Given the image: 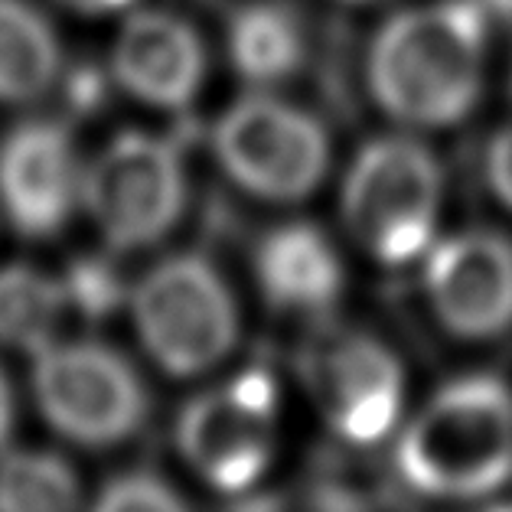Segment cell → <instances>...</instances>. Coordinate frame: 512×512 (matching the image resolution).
Here are the masks:
<instances>
[{
    "mask_svg": "<svg viewBox=\"0 0 512 512\" xmlns=\"http://www.w3.org/2000/svg\"><path fill=\"white\" fill-rule=\"evenodd\" d=\"M490 30L473 0H431L398 10L366 49L372 102L405 128H454L483 98Z\"/></svg>",
    "mask_w": 512,
    "mask_h": 512,
    "instance_id": "6da1fadb",
    "label": "cell"
},
{
    "mask_svg": "<svg viewBox=\"0 0 512 512\" xmlns=\"http://www.w3.org/2000/svg\"><path fill=\"white\" fill-rule=\"evenodd\" d=\"M395 467L421 496H490L512 477V389L496 376L447 382L398 434Z\"/></svg>",
    "mask_w": 512,
    "mask_h": 512,
    "instance_id": "7a4b0ae2",
    "label": "cell"
},
{
    "mask_svg": "<svg viewBox=\"0 0 512 512\" xmlns=\"http://www.w3.org/2000/svg\"><path fill=\"white\" fill-rule=\"evenodd\" d=\"M444 170L411 134H382L359 147L343 177V226L362 252L385 268L421 261L437 242Z\"/></svg>",
    "mask_w": 512,
    "mask_h": 512,
    "instance_id": "3957f363",
    "label": "cell"
},
{
    "mask_svg": "<svg viewBox=\"0 0 512 512\" xmlns=\"http://www.w3.org/2000/svg\"><path fill=\"white\" fill-rule=\"evenodd\" d=\"M131 317L144 353L177 379L212 372L239 343L232 287L216 261L199 252L157 261L131 287Z\"/></svg>",
    "mask_w": 512,
    "mask_h": 512,
    "instance_id": "277c9868",
    "label": "cell"
},
{
    "mask_svg": "<svg viewBox=\"0 0 512 512\" xmlns=\"http://www.w3.org/2000/svg\"><path fill=\"white\" fill-rule=\"evenodd\" d=\"M212 154L239 190L265 203H301L327 180L333 147L314 111L255 89L219 115Z\"/></svg>",
    "mask_w": 512,
    "mask_h": 512,
    "instance_id": "5b68a950",
    "label": "cell"
},
{
    "mask_svg": "<svg viewBox=\"0 0 512 512\" xmlns=\"http://www.w3.org/2000/svg\"><path fill=\"white\" fill-rule=\"evenodd\" d=\"M30 389L62 441L102 451L144 428L151 395L128 359L98 340H56L33 356Z\"/></svg>",
    "mask_w": 512,
    "mask_h": 512,
    "instance_id": "8992f818",
    "label": "cell"
},
{
    "mask_svg": "<svg viewBox=\"0 0 512 512\" xmlns=\"http://www.w3.org/2000/svg\"><path fill=\"white\" fill-rule=\"evenodd\" d=\"M82 206L121 252L157 245L186 206V160L173 137L121 131L82 170Z\"/></svg>",
    "mask_w": 512,
    "mask_h": 512,
    "instance_id": "52a82bcc",
    "label": "cell"
},
{
    "mask_svg": "<svg viewBox=\"0 0 512 512\" xmlns=\"http://www.w3.org/2000/svg\"><path fill=\"white\" fill-rule=\"evenodd\" d=\"M278 385L268 369H242L190 398L177 418L183 464L216 493H245L274 464L281 441Z\"/></svg>",
    "mask_w": 512,
    "mask_h": 512,
    "instance_id": "ba28073f",
    "label": "cell"
},
{
    "mask_svg": "<svg viewBox=\"0 0 512 512\" xmlns=\"http://www.w3.org/2000/svg\"><path fill=\"white\" fill-rule=\"evenodd\" d=\"M297 372L323 424L346 444H379L402 421L405 369L379 336L327 323L304 343Z\"/></svg>",
    "mask_w": 512,
    "mask_h": 512,
    "instance_id": "9c48e42d",
    "label": "cell"
},
{
    "mask_svg": "<svg viewBox=\"0 0 512 512\" xmlns=\"http://www.w3.org/2000/svg\"><path fill=\"white\" fill-rule=\"evenodd\" d=\"M424 261V297L457 340H496L512 330V239L496 229H460L437 239Z\"/></svg>",
    "mask_w": 512,
    "mask_h": 512,
    "instance_id": "30bf717a",
    "label": "cell"
},
{
    "mask_svg": "<svg viewBox=\"0 0 512 512\" xmlns=\"http://www.w3.org/2000/svg\"><path fill=\"white\" fill-rule=\"evenodd\" d=\"M82 203V167L69 128L23 121L0 144V209L17 232L49 239Z\"/></svg>",
    "mask_w": 512,
    "mask_h": 512,
    "instance_id": "8fae6325",
    "label": "cell"
},
{
    "mask_svg": "<svg viewBox=\"0 0 512 512\" xmlns=\"http://www.w3.org/2000/svg\"><path fill=\"white\" fill-rule=\"evenodd\" d=\"M209 53L190 20L170 10H141L124 20L111 49V76L137 102L183 111L206 82Z\"/></svg>",
    "mask_w": 512,
    "mask_h": 512,
    "instance_id": "7c38bea8",
    "label": "cell"
},
{
    "mask_svg": "<svg viewBox=\"0 0 512 512\" xmlns=\"http://www.w3.org/2000/svg\"><path fill=\"white\" fill-rule=\"evenodd\" d=\"M252 271L261 297L281 314L327 317L346 284L343 258L314 222L291 219L258 235Z\"/></svg>",
    "mask_w": 512,
    "mask_h": 512,
    "instance_id": "4fadbf2b",
    "label": "cell"
},
{
    "mask_svg": "<svg viewBox=\"0 0 512 512\" xmlns=\"http://www.w3.org/2000/svg\"><path fill=\"white\" fill-rule=\"evenodd\" d=\"M226 49L242 82L252 89H278L310 66L314 36L294 0H242L226 23Z\"/></svg>",
    "mask_w": 512,
    "mask_h": 512,
    "instance_id": "5bb4252c",
    "label": "cell"
},
{
    "mask_svg": "<svg viewBox=\"0 0 512 512\" xmlns=\"http://www.w3.org/2000/svg\"><path fill=\"white\" fill-rule=\"evenodd\" d=\"M62 72L59 36L27 0H0V102L43 98Z\"/></svg>",
    "mask_w": 512,
    "mask_h": 512,
    "instance_id": "9a60e30c",
    "label": "cell"
},
{
    "mask_svg": "<svg viewBox=\"0 0 512 512\" xmlns=\"http://www.w3.org/2000/svg\"><path fill=\"white\" fill-rule=\"evenodd\" d=\"M69 310V291L59 278L33 265L0 268V346L36 356L59 340Z\"/></svg>",
    "mask_w": 512,
    "mask_h": 512,
    "instance_id": "2e32d148",
    "label": "cell"
},
{
    "mask_svg": "<svg viewBox=\"0 0 512 512\" xmlns=\"http://www.w3.org/2000/svg\"><path fill=\"white\" fill-rule=\"evenodd\" d=\"M0 512H82L76 467L46 447H7L0 454Z\"/></svg>",
    "mask_w": 512,
    "mask_h": 512,
    "instance_id": "e0dca14e",
    "label": "cell"
},
{
    "mask_svg": "<svg viewBox=\"0 0 512 512\" xmlns=\"http://www.w3.org/2000/svg\"><path fill=\"white\" fill-rule=\"evenodd\" d=\"M89 512H193V509L160 473L124 470L98 490Z\"/></svg>",
    "mask_w": 512,
    "mask_h": 512,
    "instance_id": "ac0fdd59",
    "label": "cell"
},
{
    "mask_svg": "<svg viewBox=\"0 0 512 512\" xmlns=\"http://www.w3.org/2000/svg\"><path fill=\"white\" fill-rule=\"evenodd\" d=\"M62 284L69 291V304L82 310L85 317H105L124 297V284L118 281L115 268L102 258H85L79 265H72Z\"/></svg>",
    "mask_w": 512,
    "mask_h": 512,
    "instance_id": "d6986e66",
    "label": "cell"
},
{
    "mask_svg": "<svg viewBox=\"0 0 512 512\" xmlns=\"http://www.w3.org/2000/svg\"><path fill=\"white\" fill-rule=\"evenodd\" d=\"M483 170H486V180H490L493 196L506 209H512V124H506L503 131L493 134V141L486 147V157H483Z\"/></svg>",
    "mask_w": 512,
    "mask_h": 512,
    "instance_id": "ffe728a7",
    "label": "cell"
},
{
    "mask_svg": "<svg viewBox=\"0 0 512 512\" xmlns=\"http://www.w3.org/2000/svg\"><path fill=\"white\" fill-rule=\"evenodd\" d=\"M14 424H17V392H14V382L7 376V369L0 366V454L10 447Z\"/></svg>",
    "mask_w": 512,
    "mask_h": 512,
    "instance_id": "44dd1931",
    "label": "cell"
},
{
    "mask_svg": "<svg viewBox=\"0 0 512 512\" xmlns=\"http://www.w3.org/2000/svg\"><path fill=\"white\" fill-rule=\"evenodd\" d=\"M483 17L490 20V27H512V0H473Z\"/></svg>",
    "mask_w": 512,
    "mask_h": 512,
    "instance_id": "7402d4cb",
    "label": "cell"
},
{
    "mask_svg": "<svg viewBox=\"0 0 512 512\" xmlns=\"http://www.w3.org/2000/svg\"><path fill=\"white\" fill-rule=\"evenodd\" d=\"M59 4L79 10V14H111V10L128 7L131 0H59Z\"/></svg>",
    "mask_w": 512,
    "mask_h": 512,
    "instance_id": "603a6c76",
    "label": "cell"
},
{
    "mask_svg": "<svg viewBox=\"0 0 512 512\" xmlns=\"http://www.w3.org/2000/svg\"><path fill=\"white\" fill-rule=\"evenodd\" d=\"M473 512H512V506H483V509H473Z\"/></svg>",
    "mask_w": 512,
    "mask_h": 512,
    "instance_id": "cb8c5ba5",
    "label": "cell"
},
{
    "mask_svg": "<svg viewBox=\"0 0 512 512\" xmlns=\"http://www.w3.org/2000/svg\"><path fill=\"white\" fill-rule=\"evenodd\" d=\"M343 4H376V0H343Z\"/></svg>",
    "mask_w": 512,
    "mask_h": 512,
    "instance_id": "d4e9b609",
    "label": "cell"
},
{
    "mask_svg": "<svg viewBox=\"0 0 512 512\" xmlns=\"http://www.w3.org/2000/svg\"><path fill=\"white\" fill-rule=\"evenodd\" d=\"M509 92H512V79H509Z\"/></svg>",
    "mask_w": 512,
    "mask_h": 512,
    "instance_id": "484cf974",
    "label": "cell"
}]
</instances>
